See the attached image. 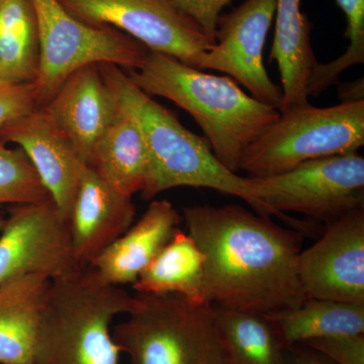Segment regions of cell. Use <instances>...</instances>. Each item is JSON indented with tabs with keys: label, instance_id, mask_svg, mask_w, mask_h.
Here are the masks:
<instances>
[{
	"label": "cell",
	"instance_id": "obj_1",
	"mask_svg": "<svg viewBox=\"0 0 364 364\" xmlns=\"http://www.w3.org/2000/svg\"><path fill=\"white\" fill-rule=\"evenodd\" d=\"M182 220L205 255L210 305L265 316L306 301L298 274L299 239L270 215L237 205H203L184 208Z\"/></svg>",
	"mask_w": 364,
	"mask_h": 364
},
{
	"label": "cell",
	"instance_id": "obj_2",
	"mask_svg": "<svg viewBox=\"0 0 364 364\" xmlns=\"http://www.w3.org/2000/svg\"><path fill=\"white\" fill-rule=\"evenodd\" d=\"M98 67L117 104L134 117L142 132L149 158L141 193L144 200L183 186L210 188L241 198L258 214L269 215L252 178L225 167L207 139L186 128L168 109L140 90L121 67L107 63Z\"/></svg>",
	"mask_w": 364,
	"mask_h": 364
},
{
	"label": "cell",
	"instance_id": "obj_3",
	"mask_svg": "<svg viewBox=\"0 0 364 364\" xmlns=\"http://www.w3.org/2000/svg\"><path fill=\"white\" fill-rule=\"evenodd\" d=\"M151 97L174 102L200 127L217 159L235 173L249 146L280 116L242 90L229 76L198 70L168 55L148 50L142 64L129 71Z\"/></svg>",
	"mask_w": 364,
	"mask_h": 364
},
{
	"label": "cell",
	"instance_id": "obj_4",
	"mask_svg": "<svg viewBox=\"0 0 364 364\" xmlns=\"http://www.w3.org/2000/svg\"><path fill=\"white\" fill-rule=\"evenodd\" d=\"M134 305L90 265L52 280L30 364H119L112 323Z\"/></svg>",
	"mask_w": 364,
	"mask_h": 364
},
{
	"label": "cell",
	"instance_id": "obj_5",
	"mask_svg": "<svg viewBox=\"0 0 364 364\" xmlns=\"http://www.w3.org/2000/svg\"><path fill=\"white\" fill-rule=\"evenodd\" d=\"M134 298L128 318L112 330L130 364H226L210 304L172 294Z\"/></svg>",
	"mask_w": 364,
	"mask_h": 364
},
{
	"label": "cell",
	"instance_id": "obj_6",
	"mask_svg": "<svg viewBox=\"0 0 364 364\" xmlns=\"http://www.w3.org/2000/svg\"><path fill=\"white\" fill-rule=\"evenodd\" d=\"M364 145V100L316 107L306 102L282 112L249 146L240 170L249 177L284 173L301 163L358 152Z\"/></svg>",
	"mask_w": 364,
	"mask_h": 364
},
{
	"label": "cell",
	"instance_id": "obj_7",
	"mask_svg": "<svg viewBox=\"0 0 364 364\" xmlns=\"http://www.w3.org/2000/svg\"><path fill=\"white\" fill-rule=\"evenodd\" d=\"M40 39V64L33 81L38 104L49 102L74 72L91 64H114L134 70L148 49L109 26L79 20L58 0H32Z\"/></svg>",
	"mask_w": 364,
	"mask_h": 364
},
{
	"label": "cell",
	"instance_id": "obj_8",
	"mask_svg": "<svg viewBox=\"0 0 364 364\" xmlns=\"http://www.w3.org/2000/svg\"><path fill=\"white\" fill-rule=\"evenodd\" d=\"M268 215L296 213L326 224L364 208V158L358 152L320 158L267 177H251Z\"/></svg>",
	"mask_w": 364,
	"mask_h": 364
},
{
	"label": "cell",
	"instance_id": "obj_9",
	"mask_svg": "<svg viewBox=\"0 0 364 364\" xmlns=\"http://www.w3.org/2000/svg\"><path fill=\"white\" fill-rule=\"evenodd\" d=\"M79 20L109 26L150 51L191 67L212 47L200 26L166 0H58Z\"/></svg>",
	"mask_w": 364,
	"mask_h": 364
},
{
	"label": "cell",
	"instance_id": "obj_10",
	"mask_svg": "<svg viewBox=\"0 0 364 364\" xmlns=\"http://www.w3.org/2000/svg\"><path fill=\"white\" fill-rule=\"evenodd\" d=\"M277 0H245L221 14L215 44L207 50L196 69L223 72L262 104L279 109L282 90L268 75L263 51L272 25Z\"/></svg>",
	"mask_w": 364,
	"mask_h": 364
},
{
	"label": "cell",
	"instance_id": "obj_11",
	"mask_svg": "<svg viewBox=\"0 0 364 364\" xmlns=\"http://www.w3.org/2000/svg\"><path fill=\"white\" fill-rule=\"evenodd\" d=\"M79 268L69 223L52 200L13 208L0 232V284L25 274L54 280Z\"/></svg>",
	"mask_w": 364,
	"mask_h": 364
},
{
	"label": "cell",
	"instance_id": "obj_12",
	"mask_svg": "<svg viewBox=\"0 0 364 364\" xmlns=\"http://www.w3.org/2000/svg\"><path fill=\"white\" fill-rule=\"evenodd\" d=\"M328 226L320 240L299 252L304 293L306 299L364 305V208Z\"/></svg>",
	"mask_w": 364,
	"mask_h": 364
},
{
	"label": "cell",
	"instance_id": "obj_13",
	"mask_svg": "<svg viewBox=\"0 0 364 364\" xmlns=\"http://www.w3.org/2000/svg\"><path fill=\"white\" fill-rule=\"evenodd\" d=\"M0 138L20 146L61 217L69 223L86 164L43 107L0 127Z\"/></svg>",
	"mask_w": 364,
	"mask_h": 364
},
{
	"label": "cell",
	"instance_id": "obj_14",
	"mask_svg": "<svg viewBox=\"0 0 364 364\" xmlns=\"http://www.w3.org/2000/svg\"><path fill=\"white\" fill-rule=\"evenodd\" d=\"M43 109L70 141L86 165L100 139L107 130L119 105L105 85L98 64L72 73Z\"/></svg>",
	"mask_w": 364,
	"mask_h": 364
},
{
	"label": "cell",
	"instance_id": "obj_15",
	"mask_svg": "<svg viewBox=\"0 0 364 364\" xmlns=\"http://www.w3.org/2000/svg\"><path fill=\"white\" fill-rule=\"evenodd\" d=\"M132 198L86 165L69 220L72 251L79 267L90 265L134 224Z\"/></svg>",
	"mask_w": 364,
	"mask_h": 364
},
{
	"label": "cell",
	"instance_id": "obj_16",
	"mask_svg": "<svg viewBox=\"0 0 364 364\" xmlns=\"http://www.w3.org/2000/svg\"><path fill=\"white\" fill-rule=\"evenodd\" d=\"M182 221L168 200H155L136 224L132 225L90 267L114 286L134 284L141 272L173 237Z\"/></svg>",
	"mask_w": 364,
	"mask_h": 364
},
{
	"label": "cell",
	"instance_id": "obj_17",
	"mask_svg": "<svg viewBox=\"0 0 364 364\" xmlns=\"http://www.w3.org/2000/svg\"><path fill=\"white\" fill-rule=\"evenodd\" d=\"M52 280L25 274L0 284V364H30Z\"/></svg>",
	"mask_w": 364,
	"mask_h": 364
},
{
	"label": "cell",
	"instance_id": "obj_18",
	"mask_svg": "<svg viewBox=\"0 0 364 364\" xmlns=\"http://www.w3.org/2000/svg\"><path fill=\"white\" fill-rule=\"evenodd\" d=\"M301 0H277L274 39L268 62L279 67L282 102L279 112L309 102V79L317 66L308 16L301 11Z\"/></svg>",
	"mask_w": 364,
	"mask_h": 364
},
{
	"label": "cell",
	"instance_id": "obj_19",
	"mask_svg": "<svg viewBox=\"0 0 364 364\" xmlns=\"http://www.w3.org/2000/svg\"><path fill=\"white\" fill-rule=\"evenodd\" d=\"M88 166L122 195L133 198L142 193L149 166L147 147L138 124L119 105L114 122L93 148Z\"/></svg>",
	"mask_w": 364,
	"mask_h": 364
},
{
	"label": "cell",
	"instance_id": "obj_20",
	"mask_svg": "<svg viewBox=\"0 0 364 364\" xmlns=\"http://www.w3.org/2000/svg\"><path fill=\"white\" fill-rule=\"evenodd\" d=\"M136 293L177 294L196 304L208 303L205 255L188 233L177 229L171 240L141 272Z\"/></svg>",
	"mask_w": 364,
	"mask_h": 364
},
{
	"label": "cell",
	"instance_id": "obj_21",
	"mask_svg": "<svg viewBox=\"0 0 364 364\" xmlns=\"http://www.w3.org/2000/svg\"><path fill=\"white\" fill-rule=\"evenodd\" d=\"M287 349L309 340L364 334V305L306 299L291 310L265 315Z\"/></svg>",
	"mask_w": 364,
	"mask_h": 364
},
{
	"label": "cell",
	"instance_id": "obj_22",
	"mask_svg": "<svg viewBox=\"0 0 364 364\" xmlns=\"http://www.w3.org/2000/svg\"><path fill=\"white\" fill-rule=\"evenodd\" d=\"M40 39L32 0H0V77L4 85L33 83Z\"/></svg>",
	"mask_w": 364,
	"mask_h": 364
},
{
	"label": "cell",
	"instance_id": "obj_23",
	"mask_svg": "<svg viewBox=\"0 0 364 364\" xmlns=\"http://www.w3.org/2000/svg\"><path fill=\"white\" fill-rule=\"evenodd\" d=\"M213 314L226 364H287V349L265 316L215 306Z\"/></svg>",
	"mask_w": 364,
	"mask_h": 364
},
{
	"label": "cell",
	"instance_id": "obj_24",
	"mask_svg": "<svg viewBox=\"0 0 364 364\" xmlns=\"http://www.w3.org/2000/svg\"><path fill=\"white\" fill-rule=\"evenodd\" d=\"M346 18V51L327 64H317L309 79L306 95L317 97L338 81L340 75L352 66L364 63V0H335Z\"/></svg>",
	"mask_w": 364,
	"mask_h": 364
},
{
	"label": "cell",
	"instance_id": "obj_25",
	"mask_svg": "<svg viewBox=\"0 0 364 364\" xmlns=\"http://www.w3.org/2000/svg\"><path fill=\"white\" fill-rule=\"evenodd\" d=\"M7 145L0 138V207L51 200L25 153Z\"/></svg>",
	"mask_w": 364,
	"mask_h": 364
},
{
	"label": "cell",
	"instance_id": "obj_26",
	"mask_svg": "<svg viewBox=\"0 0 364 364\" xmlns=\"http://www.w3.org/2000/svg\"><path fill=\"white\" fill-rule=\"evenodd\" d=\"M303 345L336 364H364L363 334L323 337Z\"/></svg>",
	"mask_w": 364,
	"mask_h": 364
},
{
	"label": "cell",
	"instance_id": "obj_27",
	"mask_svg": "<svg viewBox=\"0 0 364 364\" xmlns=\"http://www.w3.org/2000/svg\"><path fill=\"white\" fill-rule=\"evenodd\" d=\"M200 26L213 45L223 9L234 0H166Z\"/></svg>",
	"mask_w": 364,
	"mask_h": 364
},
{
	"label": "cell",
	"instance_id": "obj_28",
	"mask_svg": "<svg viewBox=\"0 0 364 364\" xmlns=\"http://www.w3.org/2000/svg\"><path fill=\"white\" fill-rule=\"evenodd\" d=\"M37 91L33 83L0 85V127L38 109Z\"/></svg>",
	"mask_w": 364,
	"mask_h": 364
},
{
	"label": "cell",
	"instance_id": "obj_29",
	"mask_svg": "<svg viewBox=\"0 0 364 364\" xmlns=\"http://www.w3.org/2000/svg\"><path fill=\"white\" fill-rule=\"evenodd\" d=\"M287 364H336L318 352L308 348L296 349L291 346L287 349Z\"/></svg>",
	"mask_w": 364,
	"mask_h": 364
},
{
	"label": "cell",
	"instance_id": "obj_30",
	"mask_svg": "<svg viewBox=\"0 0 364 364\" xmlns=\"http://www.w3.org/2000/svg\"><path fill=\"white\" fill-rule=\"evenodd\" d=\"M6 218L4 215L0 214V232L4 229V224H6Z\"/></svg>",
	"mask_w": 364,
	"mask_h": 364
},
{
	"label": "cell",
	"instance_id": "obj_31",
	"mask_svg": "<svg viewBox=\"0 0 364 364\" xmlns=\"http://www.w3.org/2000/svg\"><path fill=\"white\" fill-rule=\"evenodd\" d=\"M0 85H2L1 77H0Z\"/></svg>",
	"mask_w": 364,
	"mask_h": 364
}]
</instances>
